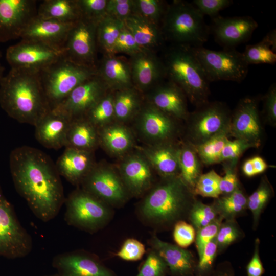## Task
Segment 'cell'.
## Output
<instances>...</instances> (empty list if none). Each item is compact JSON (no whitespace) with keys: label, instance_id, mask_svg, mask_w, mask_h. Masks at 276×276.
Instances as JSON below:
<instances>
[{"label":"cell","instance_id":"6da1fadb","mask_svg":"<svg viewBox=\"0 0 276 276\" xmlns=\"http://www.w3.org/2000/svg\"><path fill=\"white\" fill-rule=\"evenodd\" d=\"M9 167L16 190L35 216L43 222L54 218L65 197L51 158L40 149L22 146L11 152Z\"/></svg>","mask_w":276,"mask_h":276},{"label":"cell","instance_id":"7a4b0ae2","mask_svg":"<svg viewBox=\"0 0 276 276\" xmlns=\"http://www.w3.org/2000/svg\"><path fill=\"white\" fill-rule=\"evenodd\" d=\"M0 106L17 122L35 126L51 110L39 72L11 68L0 82Z\"/></svg>","mask_w":276,"mask_h":276},{"label":"cell","instance_id":"3957f363","mask_svg":"<svg viewBox=\"0 0 276 276\" xmlns=\"http://www.w3.org/2000/svg\"><path fill=\"white\" fill-rule=\"evenodd\" d=\"M192 194L179 175L163 178L145 194L139 205V216L151 226L172 223L188 208Z\"/></svg>","mask_w":276,"mask_h":276},{"label":"cell","instance_id":"277c9868","mask_svg":"<svg viewBox=\"0 0 276 276\" xmlns=\"http://www.w3.org/2000/svg\"><path fill=\"white\" fill-rule=\"evenodd\" d=\"M162 59L166 78L179 87L193 104L198 107L209 102L210 82L192 47L174 44Z\"/></svg>","mask_w":276,"mask_h":276},{"label":"cell","instance_id":"5b68a950","mask_svg":"<svg viewBox=\"0 0 276 276\" xmlns=\"http://www.w3.org/2000/svg\"><path fill=\"white\" fill-rule=\"evenodd\" d=\"M160 27L165 40L192 47L202 46L210 34L204 16L193 5L184 1L168 4Z\"/></svg>","mask_w":276,"mask_h":276},{"label":"cell","instance_id":"8992f818","mask_svg":"<svg viewBox=\"0 0 276 276\" xmlns=\"http://www.w3.org/2000/svg\"><path fill=\"white\" fill-rule=\"evenodd\" d=\"M96 74V68L62 57L39 72L46 98L53 109L78 85Z\"/></svg>","mask_w":276,"mask_h":276},{"label":"cell","instance_id":"52a82bcc","mask_svg":"<svg viewBox=\"0 0 276 276\" xmlns=\"http://www.w3.org/2000/svg\"><path fill=\"white\" fill-rule=\"evenodd\" d=\"M64 204L67 223L88 233L103 228L112 216L111 206L81 188L72 191Z\"/></svg>","mask_w":276,"mask_h":276},{"label":"cell","instance_id":"ba28073f","mask_svg":"<svg viewBox=\"0 0 276 276\" xmlns=\"http://www.w3.org/2000/svg\"><path fill=\"white\" fill-rule=\"evenodd\" d=\"M190 113L188 134L189 143L197 146L221 134H229L232 112L220 102H208Z\"/></svg>","mask_w":276,"mask_h":276},{"label":"cell","instance_id":"9c48e42d","mask_svg":"<svg viewBox=\"0 0 276 276\" xmlns=\"http://www.w3.org/2000/svg\"><path fill=\"white\" fill-rule=\"evenodd\" d=\"M192 48L210 82L220 80L240 82L246 78L249 65L242 53L234 49L215 51L202 46Z\"/></svg>","mask_w":276,"mask_h":276},{"label":"cell","instance_id":"30bf717a","mask_svg":"<svg viewBox=\"0 0 276 276\" xmlns=\"http://www.w3.org/2000/svg\"><path fill=\"white\" fill-rule=\"evenodd\" d=\"M32 249V238L19 222L0 185V256L22 258L30 254Z\"/></svg>","mask_w":276,"mask_h":276},{"label":"cell","instance_id":"8fae6325","mask_svg":"<svg viewBox=\"0 0 276 276\" xmlns=\"http://www.w3.org/2000/svg\"><path fill=\"white\" fill-rule=\"evenodd\" d=\"M80 186L111 207L121 206L130 196L118 172L102 163H96Z\"/></svg>","mask_w":276,"mask_h":276},{"label":"cell","instance_id":"7c38bea8","mask_svg":"<svg viewBox=\"0 0 276 276\" xmlns=\"http://www.w3.org/2000/svg\"><path fill=\"white\" fill-rule=\"evenodd\" d=\"M64 57L63 50L41 42L21 39L6 50V59L11 68L40 72Z\"/></svg>","mask_w":276,"mask_h":276},{"label":"cell","instance_id":"4fadbf2b","mask_svg":"<svg viewBox=\"0 0 276 276\" xmlns=\"http://www.w3.org/2000/svg\"><path fill=\"white\" fill-rule=\"evenodd\" d=\"M133 120L137 132L148 145L173 142L178 132V120L145 100Z\"/></svg>","mask_w":276,"mask_h":276},{"label":"cell","instance_id":"5bb4252c","mask_svg":"<svg viewBox=\"0 0 276 276\" xmlns=\"http://www.w3.org/2000/svg\"><path fill=\"white\" fill-rule=\"evenodd\" d=\"M97 23L81 17L74 24L63 48L65 58L96 68Z\"/></svg>","mask_w":276,"mask_h":276},{"label":"cell","instance_id":"9a60e30c","mask_svg":"<svg viewBox=\"0 0 276 276\" xmlns=\"http://www.w3.org/2000/svg\"><path fill=\"white\" fill-rule=\"evenodd\" d=\"M37 7L35 0H0V43L21 38Z\"/></svg>","mask_w":276,"mask_h":276},{"label":"cell","instance_id":"2e32d148","mask_svg":"<svg viewBox=\"0 0 276 276\" xmlns=\"http://www.w3.org/2000/svg\"><path fill=\"white\" fill-rule=\"evenodd\" d=\"M109 90L96 74L76 87L54 110L71 119L84 117Z\"/></svg>","mask_w":276,"mask_h":276},{"label":"cell","instance_id":"e0dca14e","mask_svg":"<svg viewBox=\"0 0 276 276\" xmlns=\"http://www.w3.org/2000/svg\"><path fill=\"white\" fill-rule=\"evenodd\" d=\"M262 134L257 101L250 97L242 99L232 113L228 136L245 140L258 147Z\"/></svg>","mask_w":276,"mask_h":276},{"label":"cell","instance_id":"ac0fdd59","mask_svg":"<svg viewBox=\"0 0 276 276\" xmlns=\"http://www.w3.org/2000/svg\"><path fill=\"white\" fill-rule=\"evenodd\" d=\"M118 170L129 195L142 196L153 185L154 171L142 152L124 155Z\"/></svg>","mask_w":276,"mask_h":276},{"label":"cell","instance_id":"d6986e66","mask_svg":"<svg viewBox=\"0 0 276 276\" xmlns=\"http://www.w3.org/2000/svg\"><path fill=\"white\" fill-rule=\"evenodd\" d=\"M129 60L133 86L142 94L166 78L162 59L155 51L144 49L130 56Z\"/></svg>","mask_w":276,"mask_h":276},{"label":"cell","instance_id":"ffe728a7","mask_svg":"<svg viewBox=\"0 0 276 276\" xmlns=\"http://www.w3.org/2000/svg\"><path fill=\"white\" fill-rule=\"evenodd\" d=\"M145 101L176 120H187L189 112L187 98L182 90L168 79L145 94Z\"/></svg>","mask_w":276,"mask_h":276},{"label":"cell","instance_id":"44dd1931","mask_svg":"<svg viewBox=\"0 0 276 276\" xmlns=\"http://www.w3.org/2000/svg\"><path fill=\"white\" fill-rule=\"evenodd\" d=\"M212 30L216 41L226 47H232L249 39L258 26L249 16L213 17Z\"/></svg>","mask_w":276,"mask_h":276},{"label":"cell","instance_id":"7402d4cb","mask_svg":"<svg viewBox=\"0 0 276 276\" xmlns=\"http://www.w3.org/2000/svg\"><path fill=\"white\" fill-rule=\"evenodd\" d=\"M54 262L61 276H114L97 257L84 250L62 253Z\"/></svg>","mask_w":276,"mask_h":276},{"label":"cell","instance_id":"603a6c76","mask_svg":"<svg viewBox=\"0 0 276 276\" xmlns=\"http://www.w3.org/2000/svg\"><path fill=\"white\" fill-rule=\"evenodd\" d=\"M96 163L94 151L65 147L55 165L60 176L78 186Z\"/></svg>","mask_w":276,"mask_h":276},{"label":"cell","instance_id":"cb8c5ba5","mask_svg":"<svg viewBox=\"0 0 276 276\" xmlns=\"http://www.w3.org/2000/svg\"><path fill=\"white\" fill-rule=\"evenodd\" d=\"M75 22H62L37 15L24 31L21 39L37 41L63 50L69 32Z\"/></svg>","mask_w":276,"mask_h":276},{"label":"cell","instance_id":"d4e9b609","mask_svg":"<svg viewBox=\"0 0 276 276\" xmlns=\"http://www.w3.org/2000/svg\"><path fill=\"white\" fill-rule=\"evenodd\" d=\"M71 120L62 113L51 110L34 126L36 139L47 148L58 150L64 147Z\"/></svg>","mask_w":276,"mask_h":276},{"label":"cell","instance_id":"484cf974","mask_svg":"<svg viewBox=\"0 0 276 276\" xmlns=\"http://www.w3.org/2000/svg\"><path fill=\"white\" fill-rule=\"evenodd\" d=\"M96 74L109 90L116 91L134 87L129 60L116 54H104L96 67Z\"/></svg>","mask_w":276,"mask_h":276},{"label":"cell","instance_id":"4316f807","mask_svg":"<svg viewBox=\"0 0 276 276\" xmlns=\"http://www.w3.org/2000/svg\"><path fill=\"white\" fill-rule=\"evenodd\" d=\"M179 146L173 142L148 145L142 153L162 178L179 175Z\"/></svg>","mask_w":276,"mask_h":276},{"label":"cell","instance_id":"83f0119b","mask_svg":"<svg viewBox=\"0 0 276 276\" xmlns=\"http://www.w3.org/2000/svg\"><path fill=\"white\" fill-rule=\"evenodd\" d=\"M151 249L163 259L171 272L176 275H186L193 269V257L187 250L165 242L153 235L149 240Z\"/></svg>","mask_w":276,"mask_h":276},{"label":"cell","instance_id":"f1b7e54d","mask_svg":"<svg viewBox=\"0 0 276 276\" xmlns=\"http://www.w3.org/2000/svg\"><path fill=\"white\" fill-rule=\"evenodd\" d=\"M99 146L116 156H124L134 145V135L125 124L114 121L98 129Z\"/></svg>","mask_w":276,"mask_h":276},{"label":"cell","instance_id":"f546056e","mask_svg":"<svg viewBox=\"0 0 276 276\" xmlns=\"http://www.w3.org/2000/svg\"><path fill=\"white\" fill-rule=\"evenodd\" d=\"M124 22L143 49L155 51L163 45L165 38L160 26L135 14L130 15Z\"/></svg>","mask_w":276,"mask_h":276},{"label":"cell","instance_id":"4dcf8cb0","mask_svg":"<svg viewBox=\"0 0 276 276\" xmlns=\"http://www.w3.org/2000/svg\"><path fill=\"white\" fill-rule=\"evenodd\" d=\"M98 146V129L84 117L72 119L64 147L94 152Z\"/></svg>","mask_w":276,"mask_h":276},{"label":"cell","instance_id":"1f68e13d","mask_svg":"<svg viewBox=\"0 0 276 276\" xmlns=\"http://www.w3.org/2000/svg\"><path fill=\"white\" fill-rule=\"evenodd\" d=\"M41 18L74 23L81 18L77 0H44L37 7Z\"/></svg>","mask_w":276,"mask_h":276},{"label":"cell","instance_id":"d6a6232c","mask_svg":"<svg viewBox=\"0 0 276 276\" xmlns=\"http://www.w3.org/2000/svg\"><path fill=\"white\" fill-rule=\"evenodd\" d=\"M143 102L142 94L134 87L113 91L115 121L125 124L133 120Z\"/></svg>","mask_w":276,"mask_h":276},{"label":"cell","instance_id":"836d02e7","mask_svg":"<svg viewBox=\"0 0 276 276\" xmlns=\"http://www.w3.org/2000/svg\"><path fill=\"white\" fill-rule=\"evenodd\" d=\"M179 176L192 191L201 174V161L194 146L187 141L179 146Z\"/></svg>","mask_w":276,"mask_h":276},{"label":"cell","instance_id":"e575fe53","mask_svg":"<svg viewBox=\"0 0 276 276\" xmlns=\"http://www.w3.org/2000/svg\"><path fill=\"white\" fill-rule=\"evenodd\" d=\"M275 30L267 33L260 42L246 46L242 55L244 61L250 64H274L276 62Z\"/></svg>","mask_w":276,"mask_h":276},{"label":"cell","instance_id":"d590c367","mask_svg":"<svg viewBox=\"0 0 276 276\" xmlns=\"http://www.w3.org/2000/svg\"><path fill=\"white\" fill-rule=\"evenodd\" d=\"M124 27V21L107 15L98 22L97 45L104 54H113L115 42Z\"/></svg>","mask_w":276,"mask_h":276},{"label":"cell","instance_id":"8d00e7d4","mask_svg":"<svg viewBox=\"0 0 276 276\" xmlns=\"http://www.w3.org/2000/svg\"><path fill=\"white\" fill-rule=\"evenodd\" d=\"M98 129L114 121L113 91L109 90L84 116Z\"/></svg>","mask_w":276,"mask_h":276},{"label":"cell","instance_id":"74e56055","mask_svg":"<svg viewBox=\"0 0 276 276\" xmlns=\"http://www.w3.org/2000/svg\"><path fill=\"white\" fill-rule=\"evenodd\" d=\"M228 137L226 133L221 134L202 144L193 145L201 162L206 165L220 163L222 150Z\"/></svg>","mask_w":276,"mask_h":276},{"label":"cell","instance_id":"f35d334b","mask_svg":"<svg viewBox=\"0 0 276 276\" xmlns=\"http://www.w3.org/2000/svg\"><path fill=\"white\" fill-rule=\"evenodd\" d=\"M247 203V198L238 187L232 193L218 198L215 209L221 217L231 218L243 211Z\"/></svg>","mask_w":276,"mask_h":276},{"label":"cell","instance_id":"ab89813d","mask_svg":"<svg viewBox=\"0 0 276 276\" xmlns=\"http://www.w3.org/2000/svg\"><path fill=\"white\" fill-rule=\"evenodd\" d=\"M167 6L160 0H133V14L160 26Z\"/></svg>","mask_w":276,"mask_h":276},{"label":"cell","instance_id":"60d3db41","mask_svg":"<svg viewBox=\"0 0 276 276\" xmlns=\"http://www.w3.org/2000/svg\"><path fill=\"white\" fill-rule=\"evenodd\" d=\"M221 177L214 170L201 174L196 183L193 193L203 197L218 198L221 194Z\"/></svg>","mask_w":276,"mask_h":276},{"label":"cell","instance_id":"b9f144b4","mask_svg":"<svg viewBox=\"0 0 276 276\" xmlns=\"http://www.w3.org/2000/svg\"><path fill=\"white\" fill-rule=\"evenodd\" d=\"M271 194L270 184L264 179L258 189L247 198V206L252 212L255 221L258 219Z\"/></svg>","mask_w":276,"mask_h":276},{"label":"cell","instance_id":"7bdbcfd3","mask_svg":"<svg viewBox=\"0 0 276 276\" xmlns=\"http://www.w3.org/2000/svg\"><path fill=\"white\" fill-rule=\"evenodd\" d=\"M190 219L197 229L209 224L216 219V210L214 207L195 202L190 211Z\"/></svg>","mask_w":276,"mask_h":276},{"label":"cell","instance_id":"ee69618b","mask_svg":"<svg viewBox=\"0 0 276 276\" xmlns=\"http://www.w3.org/2000/svg\"><path fill=\"white\" fill-rule=\"evenodd\" d=\"M107 0H77L81 17L98 22L106 15Z\"/></svg>","mask_w":276,"mask_h":276},{"label":"cell","instance_id":"f6af8a7d","mask_svg":"<svg viewBox=\"0 0 276 276\" xmlns=\"http://www.w3.org/2000/svg\"><path fill=\"white\" fill-rule=\"evenodd\" d=\"M166 266L163 259L151 249L136 276H165Z\"/></svg>","mask_w":276,"mask_h":276},{"label":"cell","instance_id":"bcb514c9","mask_svg":"<svg viewBox=\"0 0 276 276\" xmlns=\"http://www.w3.org/2000/svg\"><path fill=\"white\" fill-rule=\"evenodd\" d=\"M143 50L125 26L115 42L113 54L123 53L130 57Z\"/></svg>","mask_w":276,"mask_h":276},{"label":"cell","instance_id":"7dc6e473","mask_svg":"<svg viewBox=\"0 0 276 276\" xmlns=\"http://www.w3.org/2000/svg\"><path fill=\"white\" fill-rule=\"evenodd\" d=\"M145 253V247L142 242L133 238H129L124 241L114 255L125 261H135L140 260Z\"/></svg>","mask_w":276,"mask_h":276},{"label":"cell","instance_id":"c3c4849f","mask_svg":"<svg viewBox=\"0 0 276 276\" xmlns=\"http://www.w3.org/2000/svg\"><path fill=\"white\" fill-rule=\"evenodd\" d=\"M256 146L242 139L228 140L225 144L220 158V163L226 161L238 160L240 155L247 149Z\"/></svg>","mask_w":276,"mask_h":276},{"label":"cell","instance_id":"681fc988","mask_svg":"<svg viewBox=\"0 0 276 276\" xmlns=\"http://www.w3.org/2000/svg\"><path fill=\"white\" fill-rule=\"evenodd\" d=\"M133 0H107L106 15L122 21L133 14Z\"/></svg>","mask_w":276,"mask_h":276},{"label":"cell","instance_id":"f907efd6","mask_svg":"<svg viewBox=\"0 0 276 276\" xmlns=\"http://www.w3.org/2000/svg\"><path fill=\"white\" fill-rule=\"evenodd\" d=\"M225 175L221 177L219 189L221 194L228 195L238 187L236 167L238 160L224 162Z\"/></svg>","mask_w":276,"mask_h":276},{"label":"cell","instance_id":"816d5d0a","mask_svg":"<svg viewBox=\"0 0 276 276\" xmlns=\"http://www.w3.org/2000/svg\"><path fill=\"white\" fill-rule=\"evenodd\" d=\"M220 219H216L206 226L198 229L196 237V245L199 257L202 254L205 245L214 239L221 226Z\"/></svg>","mask_w":276,"mask_h":276},{"label":"cell","instance_id":"f5cc1de1","mask_svg":"<svg viewBox=\"0 0 276 276\" xmlns=\"http://www.w3.org/2000/svg\"><path fill=\"white\" fill-rule=\"evenodd\" d=\"M233 1L231 0H194L193 5L203 16L213 17L217 16L218 13L228 7Z\"/></svg>","mask_w":276,"mask_h":276},{"label":"cell","instance_id":"db71d44e","mask_svg":"<svg viewBox=\"0 0 276 276\" xmlns=\"http://www.w3.org/2000/svg\"><path fill=\"white\" fill-rule=\"evenodd\" d=\"M195 233L194 227L182 221H178L174 226L173 238L178 246L186 248L194 240Z\"/></svg>","mask_w":276,"mask_h":276},{"label":"cell","instance_id":"11a10c76","mask_svg":"<svg viewBox=\"0 0 276 276\" xmlns=\"http://www.w3.org/2000/svg\"><path fill=\"white\" fill-rule=\"evenodd\" d=\"M239 232L232 223H227L220 226L216 237L218 247H225L238 238Z\"/></svg>","mask_w":276,"mask_h":276},{"label":"cell","instance_id":"9f6ffc18","mask_svg":"<svg viewBox=\"0 0 276 276\" xmlns=\"http://www.w3.org/2000/svg\"><path fill=\"white\" fill-rule=\"evenodd\" d=\"M217 248L218 245L215 237L205 245L202 254L199 257L198 268L200 271H205L211 267L216 257Z\"/></svg>","mask_w":276,"mask_h":276},{"label":"cell","instance_id":"6f0895ef","mask_svg":"<svg viewBox=\"0 0 276 276\" xmlns=\"http://www.w3.org/2000/svg\"><path fill=\"white\" fill-rule=\"evenodd\" d=\"M264 111L267 120L272 124L276 122V86L272 84L264 98Z\"/></svg>","mask_w":276,"mask_h":276},{"label":"cell","instance_id":"680465c9","mask_svg":"<svg viewBox=\"0 0 276 276\" xmlns=\"http://www.w3.org/2000/svg\"><path fill=\"white\" fill-rule=\"evenodd\" d=\"M258 245V243L256 245L254 255L247 266L248 276H261L263 272V268L259 254Z\"/></svg>","mask_w":276,"mask_h":276},{"label":"cell","instance_id":"91938a15","mask_svg":"<svg viewBox=\"0 0 276 276\" xmlns=\"http://www.w3.org/2000/svg\"><path fill=\"white\" fill-rule=\"evenodd\" d=\"M255 175L263 173L268 166L265 160L260 156H255L251 158Z\"/></svg>","mask_w":276,"mask_h":276},{"label":"cell","instance_id":"94428289","mask_svg":"<svg viewBox=\"0 0 276 276\" xmlns=\"http://www.w3.org/2000/svg\"><path fill=\"white\" fill-rule=\"evenodd\" d=\"M242 170L244 174L247 176L251 177L255 175L251 158L244 162Z\"/></svg>","mask_w":276,"mask_h":276},{"label":"cell","instance_id":"6125c7cd","mask_svg":"<svg viewBox=\"0 0 276 276\" xmlns=\"http://www.w3.org/2000/svg\"><path fill=\"white\" fill-rule=\"evenodd\" d=\"M2 57V52L0 51V82L4 77V72L5 70L4 66L2 65L1 60Z\"/></svg>","mask_w":276,"mask_h":276},{"label":"cell","instance_id":"be15d7a7","mask_svg":"<svg viewBox=\"0 0 276 276\" xmlns=\"http://www.w3.org/2000/svg\"><path fill=\"white\" fill-rule=\"evenodd\" d=\"M56 276H61V275H56Z\"/></svg>","mask_w":276,"mask_h":276}]
</instances>
